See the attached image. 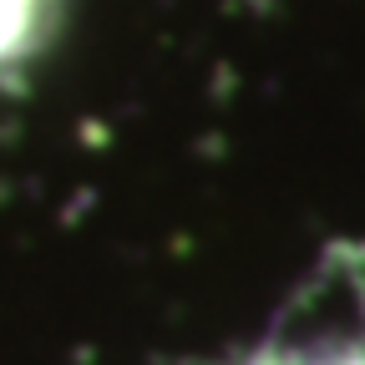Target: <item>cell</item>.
Returning <instances> with one entry per match:
<instances>
[{
  "instance_id": "1",
  "label": "cell",
  "mask_w": 365,
  "mask_h": 365,
  "mask_svg": "<svg viewBox=\"0 0 365 365\" xmlns=\"http://www.w3.org/2000/svg\"><path fill=\"white\" fill-rule=\"evenodd\" d=\"M239 365H365V319H325L274 335Z\"/></svg>"
}]
</instances>
